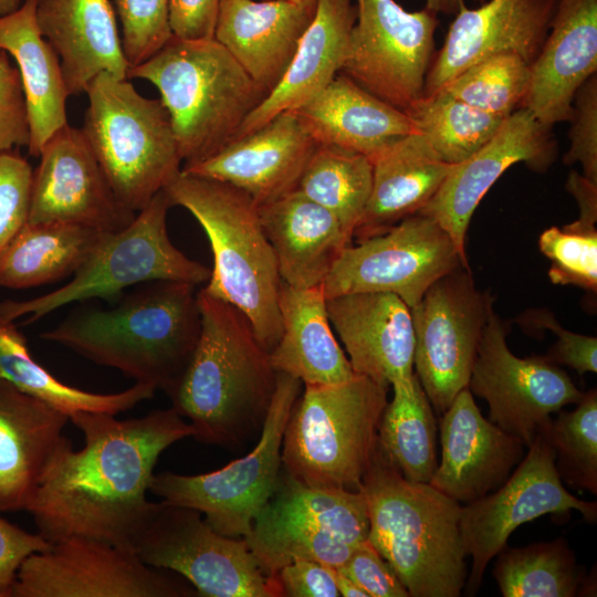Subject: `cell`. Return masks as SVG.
<instances>
[{
	"mask_svg": "<svg viewBox=\"0 0 597 597\" xmlns=\"http://www.w3.org/2000/svg\"><path fill=\"white\" fill-rule=\"evenodd\" d=\"M70 421L84 446L74 450L65 437L27 512L50 543L81 536L133 551L160 454L193 430L172 407L127 420L78 411Z\"/></svg>",
	"mask_w": 597,
	"mask_h": 597,
	"instance_id": "obj_1",
	"label": "cell"
},
{
	"mask_svg": "<svg viewBox=\"0 0 597 597\" xmlns=\"http://www.w3.org/2000/svg\"><path fill=\"white\" fill-rule=\"evenodd\" d=\"M113 302L108 308L76 310L40 337L169 395L200 335L196 285L154 281Z\"/></svg>",
	"mask_w": 597,
	"mask_h": 597,
	"instance_id": "obj_2",
	"label": "cell"
},
{
	"mask_svg": "<svg viewBox=\"0 0 597 597\" xmlns=\"http://www.w3.org/2000/svg\"><path fill=\"white\" fill-rule=\"evenodd\" d=\"M200 335L172 391V408L201 443L237 447L261 432L276 386L269 353L247 316L198 291Z\"/></svg>",
	"mask_w": 597,
	"mask_h": 597,
	"instance_id": "obj_3",
	"label": "cell"
},
{
	"mask_svg": "<svg viewBox=\"0 0 597 597\" xmlns=\"http://www.w3.org/2000/svg\"><path fill=\"white\" fill-rule=\"evenodd\" d=\"M360 491L367 502L368 541L410 597H459L467 556L461 504L429 483L411 482L376 449Z\"/></svg>",
	"mask_w": 597,
	"mask_h": 597,
	"instance_id": "obj_4",
	"label": "cell"
},
{
	"mask_svg": "<svg viewBox=\"0 0 597 597\" xmlns=\"http://www.w3.org/2000/svg\"><path fill=\"white\" fill-rule=\"evenodd\" d=\"M164 190L172 206L195 217L209 240L213 266L202 290L242 312L260 345L270 353L282 329V280L258 203L232 185L184 171Z\"/></svg>",
	"mask_w": 597,
	"mask_h": 597,
	"instance_id": "obj_5",
	"label": "cell"
},
{
	"mask_svg": "<svg viewBox=\"0 0 597 597\" xmlns=\"http://www.w3.org/2000/svg\"><path fill=\"white\" fill-rule=\"evenodd\" d=\"M127 78L150 82L160 93L184 167L203 161L234 138L268 95L214 38L171 36Z\"/></svg>",
	"mask_w": 597,
	"mask_h": 597,
	"instance_id": "obj_6",
	"label": "cell"
},
{
	"mask_svg": "<svg viewBox=\"0 0 597 597\" xmlns=\"http://www.w3.org/2000/svg\"><path fill=\"white\" fill-rule=\"evenodd\" d=\"M303 386L283 434L285 474L307 486L360 491L389 388L357 374L339 384Z\"/></svg>",
	"mask_w": 597,
	"mask_h": 597,
	"instance_id": "obj_7",
	"label": "cell"
},
{
	"mask_svg": "<svg viewBox=\"0 0 597 597\" xmlns=\"http://www.w3.org/2000/svg\"><path fill=\"white\" fill-rule=\"evenodd\" d=\"M85 93L81 130L117 199L137 213L182 169L169 114L160 98L109 73L97 75Z\"/></svg>",
	"mask_w": 597,
	"mask_h": 597,
	"instance_id": "obj_8",
	"label": "cell"
},
{
	"mask_svg": "<svg viewBox=\"0 0 597 597\" xmlns=\"http://www.w3.org/2000/svg\"><path fill=\"white\" fill-rule=\"evenodd\" d=\"M171 207L165 190L158 191L127 227L104 234L70 282L33 298L0 302V317L10 322L25 317L23 324H31L71 303L113 302L144 283H207L211 269L189 259L169 239L167 213Z\"/></svg>",
	"mask_w": 597,
	"mask_h": 597,
	"instance_id": "obj_9",
	"label": "cell"
},
{
	"mask_svg": "<svg viewBox=\"0 0 597 597\" xmlns=\"http://www.w3.org/2000/svg\"><path fill=\"white\" fill-rule=\"evenodd\" d=\"M303 383L276 373L275 391L255 448L226 467L202 474H154L149 492L171 504L195 509L219 534L244 537L274 494L281 478L282 441Z\"/></svg>",
	"mask_w": 597,
	"mask_h": 597,
	"instance_id": "obj_10",
	"label": "cell"
},
{
	"mask_svg": "<svg viewBox=\"0 0 597 597\" xmlns=\"http://www.w3.org/2000/svg\"><path fill=\"white\" fill-rule=\"evenodd\" d=\"M133 551L147 565L184 577L199 596H282L243 537L219 534L191 507L151 502Z\"/></svg>",
	"mask_w": 597,
	"mask_h": 597,
	"instance_id": "obj_11",
	"label": "cell"
},
{
	"mask_svg": "<svg viewBox=\"0 0 597 597\" xmlns=\"http://www.w3.org/2000/svg\"><path fill=\"white\" fill-rule=\"evenodd\" d=\"M548 426L536 433L524 458L499 489L461 504L460 534L465 554L472 557L464 586L468 596L479 590L488 564L520 525L546 514H568L572 510L589 523L597 520V503L574 496L563 485Z\"/></svg>",
	"mask_w": 597,
	"mask_h": 597,
	"instance_id": "obj_12",
	"label": "cell"
},
{
	"mask_svg": "<svg viewBox=\"0 0 597 597\" xmlns=\"http://www.w3.org/2000/svg\"><path fill=\"white\" fill-rule=\"evenodd\" d=\"M460 265L469 268L448 232L432 218L416 213L345 247L322 287L325 297L391 293L412 308L431 284Z\"/></svg>",
	"mask_w": 597,
	"mask_h": 597,
	"instance_id": "obj_13",
	"label": "cell"
},
{
	"mask_svg": "<svg viewBox=\"0 0 597 597\" xmlns=\"http://www.w3.org/2000/svg\"><path fill=\"white\" fill-rule=\"evenodd\" d=\"M493 297L460 265L438 279L412 307L413 371L436 410L443 412L468 387Z\"/></svg>",
	"mask_w": 597,
	"mask_h": 597,
	"instance_id": "obj_14",
	"label": "cell"
},
{
	"mask_svg": "<svg viewBox=\"0 0 597 597\" xmlns=\"http://www.w3.org/2000/svg\"><path fill=\"white\" fill-rule=\"evenodd\" d=\"M339 73L405 111L423 95L439 24L428 9L409 12L395 0H356Z\"/></svg>",
	"mask_w": 597,
	"mask_h": 597,
	"instance_id": "obj_15",
	"label": "cell"
},
{
	"mask_svg": "<svg viewBox=\"0 0 597 597\" xmlns=\"http://www.w3.org/2000/svg\"><path fill=\"white\" fill-rule=\"evenodd\" d=\"M181 576L144 563L127 548L72 536L30 555L12 597H192Z\"/></svg>",
	"mask_w": 597,
	"mask_h": 597,
	"instance_id": "obj_16",
	"label": "cell"
},
{
	"mask_svg": "<svg viewBox=\"0 0 597 597\" xmlns=\"http://www.w3.org/2000/svg\"><path fill=\"white\" fill-rule=\"evenodd\" d=\"M506 334L492 305L468 388L488 402L489 420L527 448L536 433L551 423L553 412L577 405L584 392L545 356H515L507 347Z\"/></svg>",
	"mask_w": 597,
	"mask_h": 597,
	"instance_id": "obj_17",
	"label": "cell"
},
{
	"mask_svg": "<svg viewBox=\"0 0 597 597\" xmlns=\"http://www.w3.org/2000/svg\"><path fill=\"white\" fill-rule=\"evenodd\" d=\"M33 169L29 223L66 222L102 232L136 213L121 203L81 128L65 124L43 145Z\"/></svg>",
	"mask_w": 597,
	"mask_h": 597,
	"instance_id": "obj_18",
	"label": "cell"
},
{
	"mask_svg": "<svg viewBox=\"0 0 597 597\" xmlns=\"http://www.w3.org/2000/svg\"><path fill=\"white\" fill-rule=\"evenodd\" d=\"M556 156L557 143L552 127L542 124L526 108H519L478 151L452 167L419 213L437 221L468 262L467 231L474 210L493 184L517 163H524L536 172H545Z\"/></svg>",
	"mask_w": 597,
	"mask_h": 597,
	"instance_id": "obj_19",
	"label": "cell"
},
{
	"mask_svg": "<svg viewBox=\"0 0 597 597\" xmlns=\"http://www.w3.org/2000/svg\"><path fill=\"white\" fill-rule=\"evenodd\" d=\"M558 0H489L460 7L432 59L423 94H431L471 65L501 53L532 63L548 34Z\"/></svg>",
	"mask_w": 597,
	"mask_h": 597,
	"instance_id": "obj_20",
	"label": "cell"
},
{
	"mask_svg": "<svg viewBox=\"0 0 597 597\" xmlns=\"http://www.w3.org/2000/svg\"><path fill=\"white\" fill-rule=\"evenodd\" d=\"M441 460L429 482L470 503L499 489L525 455V444L484 418L469 388L442 412Z\"/></svg>",
	"mask_w": 597,
	"mask_h": 597,
	"instance_id": "obj_21",
	"label": "cell"
},
{
	"mask_svg": "<svg viewBox=\"0 0 597 597\" xmlns=\"http://www.w3.org/2000/svg\"><path fill=\"white\" fill-rule=\"evenodd\" d=\"M316 146L296 114L285 111L181 171L232 185L261 206L297 188Z\"/></svg>",
	"mask_w": 597,
	"mask_h": 597,
	"instance_id": "obj_22",
	"label": "cell"
},
{
	"mask_svg": "<svg viewBox=\"0 0 597 597\" xmlns=\"http://www.w3.org/2000/svg\"><path fill=\"white\" fill-rule=\"evenodd\" d=\"M326 308L355 374L387 388L413 374L411 310L399 296L348 293L326 297Z\"/></svg>",
	"mask_w": 597,
	"mask_h": 597,
	"instance_id": "obj_23",
	"label": "cell"
},
{
	"mask_svg": "<svg viewBox=\"0 0 597 597\" xmlns=\"http://www.w3.org/2000/svg\"><path fill=\"white\" fill-rule=\"evenodd\" d=\"M597 71V0H558L548 34L531 63L522 107L553 127L570 121L578 88Z\"/></svg>",
	"mask_w": 597,
	"mask_h": 597,
	"instance_id": "obj_24",
	"label": "cell"
},
{
	"mask_svg": "<svg viewBox=\"0 0 597 597\" xmlns=\"http://www.w3.org/2000/svg\"><path fill=\"white\" fill-rule=\"evenodd\" d=\"M70 417L0 378V513L28 510Z\"/></svg>",
	"mask_w": 597,
	"mask_h": 597,
	"instance_id": "obj_25",
	"label": "cell"
},
{
	"mask_svg": "<svg viewBox=\"0 0 597 597\" xmlns=\"http://www.w3.org/2000/svg\"><path fill=\"white\" fill-rule=\"evenodd\" d=\"M315 8L291 0H221L213 38L269 94L284 76Z\"/></svg>",
	"mask_w": 597,
	"mask_h": 597,
	"instance_id": "obj_26",
	"label": "cell"
},
{
	"mask_svg": "<svg viewBox=\"0 0 597 597\" xmlns=\"http://www.w3.org/2000/svg\"><path fill=\"white\" fill-rule=\"evenodd\" d=\"M36 22L57 54L69 95L101 73L127 78L128 64L109 0H38Z\"/></svg>",
	"mask_w": 597,
	"mask_h": 597,
	"instance_id": "obj_27",
	"label": "cell"
},
{
	"mask_svg": "<svg viewBox=\"0 0 597 597\" xmlns=\"http://www.w3.org/2000/svg\"><path fill=\"white\" fill-rule=\"evenodd\" d=\"M281 280L295 289L322 285L352 237L338 219L298 189L259 206Z\"/></svg>",
	"mask_w": 597,
	"mask_h": 597,
	"instance_id": "obj_28",
	"label": "cell"
},
{
	"mask_svg": "<svg viewBox=\"0 0 597 597\" xmlns=\"http://www.w3.org/2000/svg\"><path fill=\"white\" fill-rule=\"evenodd\" d=\"M293 112L317 145L356 151L370 160L400 137L419 133L405 111L342 73Z\"/></svg>",
	"mask_w": 597,
	"mask_h": 597,
	"instance_id": "obj_29",
	"label": "cell"
},
{
	"mask_svg": "<svg viewBox=\"0 0 597 597\" xmlns=\"http://www.w3.org/2000/svg\"><path fill=\"white\" fill-rule=\"evenodd\" d=\"M357 9L353 0H317L315 14L277 86L239 128L241 137L285 111H294L324 90L343 65Z\"/></svg>",
	"mask_w": 597,
	"mask_h": 597,
	"instance_id": "obj_30",
	"label": "cell"
},
{
	"mask_svg": "<svg viewBox=\"0 0 597 597\" xmlns=\"http://www.w3.org/2000/svg\"><path fill=\"white\" fill-rule=\"evenodd\" d=\"M371 164L370 196L353 233L357 241L381 234L419 213L454 166L443 161L420 133L400 137Z\"/></svg>",
	"mask_w": 597,
	"mask_h": 597,
	"instance_id": "obj_31",
	"label": "cell"
},
{
	"mask_svg": "<svg viewBox=\"0 0 597 597\" xmlns=\"http://www.w3.org/2000/svg\"><path fill=\"white\" fill-rule=\"evenodd\" d=\"M279 311L281 335L269 353L276 373L303 385H334L356 375L334 335L322 285L295 289L281 281Z\"/></svg>",
	"mask_w": 597,
	"mask_h": 597,
	"instance_id": "obj_32",
	"label": "cell"
},
{
	"mask_svg": "<svg viewBox=\"0 0 597 597\" xmlns=\"http://www.w3.org/2000/svg\"><path fill=\"white\" fill-rule=\"evenodd\" d=\"M36 1L24 0L14 11L0 15V51L14 59L20 74L30 133L27 147L35 158L46 140L67 124L70 96L60 59L40 32Z\"/></svg>",
	"mask_w": 597,
	"mask_h": 597,
	"instance_id": "obj_33",
	"label": "cell"
},
{
	"mask_svg": "<svg viewBox=\"0 0 597 597\" xmlns=\"http://www.w3.org/2000/svg\"><path fill=\"white\" fill-rule=\"evenodd\" d=\"M105 233L74 223L28 222L0 254V286L21 290L74 275Z\"/></svg>",
	"mask_w": 597,
	"mask_h": 597,
	"instance_id": "obj_34",
	"label": "cell"
},
{
	"mask_svg": "<svg viewBox=\"0 0 597 597\" xmlns=\"http://www.w3.org/2000/svg\"><path fill=\"white\" fill-rule=\"evenodd\" d=\"M0 378L69 417L78 411L116 416L151 399L156 392L155 387L142 383L113 394H97L66 385L32 357L25 337L14 323L1 317Z\"/></svg>",
	"mask_w": 597,
	"mask_h": 597,
	"instance_id": "obj_35",
	"label": "cell"
},
{
	"mask_svg": "<svg viewBox=\"0 0 597 597\" xmlns=\"http://www.w3.org/2000/svg\"><path fill=\"white\" fill-rule=\"evenodd\" d=\"M378 426L377 449L411 482L429 483L437 467V422L415 371L390 386Z\"/></svg>",
	"mask_w": 597,
	"mask_h": 597,
	"instance_id": "obj_36",
	"label": "cell"
},
{
	"mask_svg": "<svg viewBox=\"0 0 597 597\" xmlns=\"http://www.w3.org/2000/svg\"><path fill=\"white\" fill-rule=\"evenodd\" d=\"M259 514L327 532L354 546L368 540L367 502L362 491L307 486L281 474Z\"/></svg>",
	"mask_w": 597,
	"mask_h": 597,
	"instance_id": "obj_37",
	"label": "cell"
},
{
	"mask_svg": "<svg viewBox=\"0 0 597 597\" xmlns=\"http://www.w3.org/2000/svg\"><path fill=\"white\" fill-rule=\"evenodd\" d=\"M492 574L503 597H573L584 579L575 552L563 537L505 546L496 555Z\"/></svg>",
	"mask_w": 597,
	"mask_h": 597,
	"instance_id": "obj_38",
	"label": "cell"
},
{
	"mask_svg": "<svg viewBox=\"0 0 597 597\" xmlns=\"http://www.w3.org/2000/svg\"><path fill=\"white\" fill-rule=\"evenodd\" d=\"M371 185L373 164L367 156L336 146L317 145L296 189L332 212L353 239Z\"/></svg>",
	"mask_w": 597,
	"mask_h": 597,
	"instance_id": "obj_39",
	"label": "cell"
},
{
	"mask_svg": "<svg viewBox=\"0 0 597 597\" xmlns=\"http://www.w3.org/2000/svg\"><path fill=\"white\" fill-rule=\"evenodd\" d=\"M405 112L413 121L433 151L457 165L488 143L504 117L472 107L443 90L423 94Z\"/></svg>",
	"mask_w": 597,
	"mask_h": 597,
	"instance_id": "obj_40",
	"label": "cell"
},
{
	"mask_svg": "<svg viewBox=\"0 0 597 597\" xmlns=\"http://www.w3.org/2000/svg\"><path fill=\"white\" fill-rule=\"evenodd\" d=\"M243 538L263 570L273 577L282 567L302 559L338 569L357 546L327 532L261 514Z\"/></svg>",
	"mask_w": 597,
	"mask_h": 597,
	"instance_id": "obj_41",
	"label": "cell"
},
{
	"mask_svg": "<svg viewBox=\"0 0 597 597\" xmlns=\"http://www.w3.org/2000/svg\"><path fill=\"white\" fill-rule=\"evenodd\" d=\"M530 77V63L517 54L501 53L471 65L440 90L472 107L506 118L522 108Z\"/></svg>",
	"mask_w": 597,
	"mask_h": 597,
	"instance_id": "obj_42",
	"label": "cell"
},
{
	"mask_svg": "<svg viewBox=\"0 0 597 597\" xmlns=\"http://www.w3.org/2000/svg\"><path fill=\"white\" fill-rule=\"evenodd\" d=\"M575 410L559 411L548 436L555 467L572 488L597 494V390L584 392Z\"/></svg>",
	"mask_w": 597,
	"mask_h": 597,
	"instance_id": "obj_43",
	"label": "cell"
},
{
	"mask_svg": "<svg viewBox=\"0 0 597 597\" xmlns=\"http://www.w3.org/2000/svg\"><path fill=\"white\" fill-rule=\"evenodd\" d=\"M538 248L551 262L547 274L552 283L597 291L596 224L575 220L562 228L551 227L541 233Z\"/></svg>",
	"mask_w": 597,
	"mask_h": 597,
	"instance_id": "obj_44",
	"label": "cell"
},
{
	"mask_svg": "<svg viewBox=\"0 0 597 597\" xmlns=\"http://www.w3.org/2000/svg\"><path fill=\"white\" fill-rule=\"evenodd\" d=\"M114 4L128 69L147 61L172 36L169 0H114Z\"/></svg>",
	"mask_w": 597,
	"mask_h": 597,
	"instance_id": "obj_45",
	"label": "cell"
},
{
	"mask_svg": "<svg viewBox=\"0 0 597 597\" xmlns=\"http://www.w3.org/2000/svg\"><path fill=\"white\" fill-rule=\"evenodd\" d=\"M32 175L17 150L0 153V254L28 223Z\"/></svg>",
	"mask_w": 597,
	"mask_h": 597,
	"instance_id": "obj_46",
	"label": "cell"
},
{
	"mask_svg": "<svg viewBox=\"0 0 597 597\" xmlns=\"http://www.w3.org/2000/svg\"><path fill=\"white\" fill-rule=\"evenodd\" d=\"M515 322L527 333L548 329L558 337L545 358L555 365H565L579 375L597 371V338L564 328L554 314L545 308H531Z\"/></svg>",
	"mask_w": 597,
	"mask_h": 597,
	"instance_id": "obj_47",
	"label": "cell"
},
{
	"mask_svg": "<svg viewBox=\"0 0 597 597\" xmlns=\"http://www.w3.org/2000/svg\"><path fill=\"white\" fill-rule=\"evenodd\" d=\"M569 149L565 165L579 163L583 176L597 182V75L590 76L576 92L573 102Z\"/></svg>",
	"mask_w": 597,
	"mask_h": 597,
	"instance_id": "obj_48",
	"label": "cell"
},
{
	"mask_svg": "<svg viewBox=\"0 0 597 597\" xmlns=\"http://www.w3.org/2000/svg\"><path fill=\"white\" fill-rule=\"evenodd\" d=\"M30 139L24 93L18 69L0 51V153L28 146Z\"/></svg>",
	"mask_w": 597,
	"mask_h": 597,
	"instance_id": "obj_49",
	"label": "cell"
},
{
	"mask_svg": "<svg viewBox=\"0 0 597 597\" xmlns=\"http://www.w3.org/2000/svg\"><path fill=\"white\" fill-rule=\"evenodd\" d=\"M337 570L354 580L369 597H410L391 566L368 540L359 543Z\"/></svg>",
	"mask_w": 597,
	"mask_h": 597,
	"instance_id": "obj_50",
	"label": "cell"
},
{
	"mask_svg": "<svg viewBox=\"0 0 597 597\" xmlns=\"http://www.w3.org/2000/svg\"><path fill=\"white\" fill-rule=\"evenodd\" d=\"M50 546L39 533H29L0 516V597H12L21 565Z\"/></svg>",
	"mask_w": 597,
	"mask_h": 597,
	"instance_id": "obj_51",
	"label": "cell"
},
{
	"mask_svg": "<svg viewBox=\"0 0 597 597\" xmlns=\"http://www.w3.org/2000/svg\"><path fill=\"white\" fill-rule=\"evenodd\" d=\"M282 597H338L336 569L312 561H295L274 576Z\"/></svg>",
	"mask_w": 597,
	"mask_h": 597,
	"instance_id": "obj_52",
	"label": "cell"
},
{
	"mask_svg": "<svg viewBox=\"0 0 597 597\" xmlns=\"http://www.w3.org/2000/svg\"><path fill=\"white\" fill-rule=\"evenodd\" d=\"M221 0H169V24L174 36L211 39Z\"/></svg>",
	"mask_w": 597,
	"mask_h": 597,
	"instance_id": "obj_53",
	"label": "cell"
},
{
	"mask_svg": "<svg viewBox=\"0 0 597 597\" xmlns=\"http://www.w3.org/2000/svg\"><path fill=\"white\" fill-rule=\"evenodd\" d=\"M566 190L576 199L579 208L577 220L596 224L597 221V182L573 170L565 185Z\"/></svg>",
	"mask_w": 597,
	"mask_h": 597,
	"instance_id": "obj_54",
	"label": "cell"
},
{
	"mask_svg": "<svg viewBox=\"0 0 597 597\" xmlns=\"http://www.w3.org/2000/svg\"><path fill=\"white\" fill-rule=\"evenodd\" d=\"M336 586L344 597H369L368 594L346 575L336 569Z\"/></svg>",
	"mask_w": 597,
	"mask_h": 597,
	"instance_id": "obj_55",
	"label": "cell"
},
{
	"mask_svg": "<svg viewBox=\"0 0 597 597\" xmlns=\"http://www.w3.org/2000/svg\"><path fill=\"white\" fill-rule=\"evenodd\" d=\"M475 1H478L480 4L485 2V0ZM464 3V0H426V9L436 14H455L460 7Z\"/></svg>",
	"mask_w": 597,
	"mask_h": 597,
	"instance_id": "obj_56",
	"label": "cell"
},
{
	"mask_svg": "<svg viewBox=\"0 0 597 597\" xmlns=\"http://www.w3.org/2000/svg\"><path fill=\"white\" fill-rule=\"evenodd\" d=\"M20 6V0H0V15L8 14Z\"/></svg>",
	"mask_w": 597,
	"mask_h": 597,
	"instance_id": "obj_57",
	"label": "cell"
},
{
	"mask_svg": "<svg viewBox=\"0 0 597 597\" xmlns=\"http://www.w3.org/2000/svg\"><path fill=\"white\" fill-rule=\"evenodd\" d=\"M291 1L296 4H300L303 7H310V8L316 7V2H317V0H291Z\"/></svg>",
	"mask_w": 597,
	"mask_h": 597,
	"instance_id": "obj_58",
	"label": "cell"
}]
</instances>
